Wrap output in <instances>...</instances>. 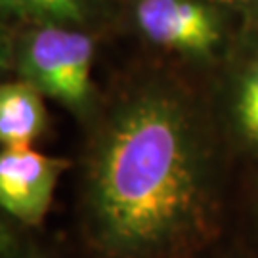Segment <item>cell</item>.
Returning <instances> with one entry per match:
<instances>
[{
  "label": "cell",
  "mask_w": 258,
  "mask_h": 258,
  "mask_svg": "<svg viewBox=\"0 0 258 258\" xmlns=\"http://www.w3.org/2000/svg\"><path fill=\"white\" fill-rule=\"evenodd\" d=\"M214 153L189 96L132 84L103 113L83 170V216L103 258H172L211 233Z\"/></svg>",
  "instance_id": "1"
},
{
  "label": "cell",
  "mask_w": 258,
  "mask_h": 258,
  "mask_svg": "<svg viewBox=\"0 0 258 258\" xmlns=\"http://www.w3.org/2000/svg\"><path fill=\"white\" fill-rule=\"evenodd\" d=\"M96 42L84 25L37 23L16 38L14 75L79 119L96 113Z\"/></svg>",
  "instance_id": "2"
},
{
  "label": "cell",
  "mask_w": 258,
  "mask_h": 258,
  "mask_svg": "<svg viewBox=\"0 0 258 258\" xmlns=\"http://www.w3.org/2000/svg\"><path fill=\"white\" fill-rule=\"evenodd\" d=\"M211 0H134L132 19L149 44L211 61L226 40V19Z\"/></svg>",
  "instance_id": "3"
},
{
  "label": "cell",
  "mask_w": 258,
  "mask_h": 258,
  "mask_svg": "<svg viewBox=\"0 0 258 258\" xmlns=\"http://www.w3.org/2000/svg\"><path fill=\"white\" fill-rule=\"evenodd\" d=\"M69 161L33 148L0 151V209L25 228H37L46 218L59 178Z\"/></svg>",
  "instance_id": "4"
},
{
  "label": "cell",
  "mask_w": 258,
  "mask_h": 258,
  "mask_svg": "<svg viewBox=\"0 0 258 258\" xmlns=\"http://www.w3.org/2000/svg\"><path fill=\"white\" fill-rule=\"evenodd\" d=\"M44 96L23 79L0 81V146L31 148L48 128Z\"/></svg>",
  "instance_id": "5"
},
{
  "label": "cell",
  "mask_w": 258,
  "mask_h": 258,
  "mask_svg": "<svg viewBox=\"0 0 258 258\" xmlns=\"http://www.w3.org/2000/svg\"><path fill=\"white\" fill-rule=\"evenodd\" d=\"M228 109L235 134L245 146L258 151V42L233 71Z\"/></svg>",
  "instance_id": "6"
},
{
  "label": "cell",
  "mask_w": 258,
  "mask_h": 258,
  "mask_svg": "<svg viewBox=\"0 0 258 258\" xmlns=\"http://www.w3.org/2000/svg\"><path fill=\"white\" fill-rule=\"evenodd\" d=\"M0 14L27 25H86L92 16V0H0Z\"/></svg>",
  "instance_id": "7"
},
{
  "label": "cell",
  "mask_w": 258,
  "mask_h": 258,
  "mask_svg": "<svg viewBox=\"0 0 258 258\" xmlns=\"http://www.w3.org/2000/svg\"><path fill=\"white\" fill-rule=\"evenodd\" d=\"M23 228L0 209V258H37Z\"/></svg>",
  "instance_id": "8"
},
{
  "label": "cell",
  "mask_w": 258,
  "mask_h": 258,
  "mask_svg": "<svg viewBox=\"0 0 258 258\" xmlns=\"http://www.w3.org/2000/svg\"><path fill=\"white\" fill-rule=\"evenodd\" d=\"M16 38L18 33L12 29V19L0 14V81H4L10 73H14Z\"/></svg>",
  "instance_id": "9"
},
{
  "label": "cell",
  "mask_w": 258,
  "mask_h": 258,
  "mask_svg": "<svg viewBox=\"0 0 258 258\" xmlns=\"http://www.w3.org/2000/svg\"><path fill=\"white\" fill-rule=\"evenodd\" d=\"M220 8H258V0H211Z\"/></svg>",
  "instance_id": "10"
}]
</instances>
